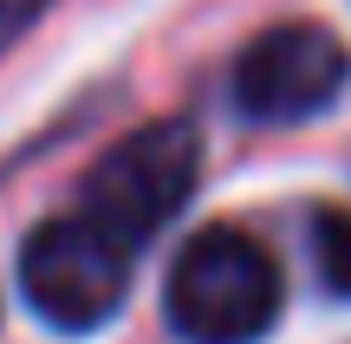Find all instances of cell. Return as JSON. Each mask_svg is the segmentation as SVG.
Masks as SVG:
<instances>
[{
    "label": "cell",
    "instance_id": "obj_4",
    "mask_svg": "<svg viewBox=\"0 0 351 344\" xmlns=\"http://www.w3.org/2000/svg\"><path fill=\"white\" fill-rule=\"evenodd\" d=\"M345 85H351L345 39L319 20H280L241 46L228 98L254 124H306V117L332 111Z\"/></svg>",
    "mask_w": 351,
    "mask_h": 344
},
{
    "label": "cell",
    "instance_id": "obj_5",
    "mask_svg": "<svg viewBox=\"0 0 351 344\" xmlns=\"http://www.w3.org/2000/svg\"><path fill=\"white\" fill-rule=\"evenodd\" d=\"M313 267L326 280V293L351 299V215L345 208H319L313 215Z\"/></svg>",
    "mask_w": 351,
    "mask_h": 344
},
{
    "label": "cell",
    "instance_id": "obj_6",
    "mask_svg": "<svg viewBox=\"0 0 351 344\" xmlns=\"http://www.w3.org/2000/svg\"><path fill=\"white\" fill-rule=\"evenodd\" d=\"M39 13H46V0H0V52H7L13 39L39 20Z\"/></svg>",
    "mask_w": 351,
    "mask_h": 344
},
{
    "label": "cell",
    "instance_id": "obj_3",
    "mask_svg": "<svg viewBox=\"0 0 351 344\" xmlns=\"http://www.w3.org/2000/svg\"><path fill=\"white\" fill-rule=\"evenodd\" d=\"M20 293L52 332H98L130 293V247L104 234L85 208L52 215L20 247Z\"/></svg>",
    "mask_w": 351,
    "mask_h": 344
},
{
    "label": "cell",
    "instance_id": "obj_1",
    "mask_svg": "<svg viewBox=\"0 0 351 344\" xmlns=\"http://www.w3.org/2000/svg\"><path fill=\"white\" fill-rule=\"evenodd\" d=\"M287 306L280 260L241 228H202L163 280V319L182 344H261Z\"/></svg>",
    "mask_w": 351,
    "mask_h": 344
},
{
    "label": "cell",
    "instance_id": "obj_2",
    "mask_svg": "<svg viewBox=\"0 0 351 344\" xmlns=\"http://www.w3.org/2000/svg\"><path fill=\"white\" fill-rule=\"evenodd\" d=\"M202 176V130L189 117H156V124L117 137L85 176V215L104 234L137 254L182 215Z\"/></svg>",
    "mask_w": 351,
    "mask_h": 344
}]
</instances>
